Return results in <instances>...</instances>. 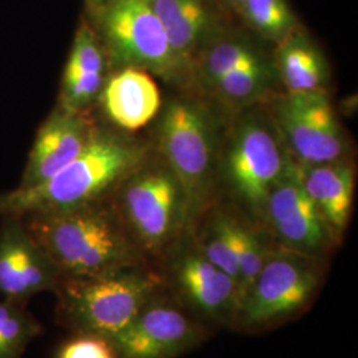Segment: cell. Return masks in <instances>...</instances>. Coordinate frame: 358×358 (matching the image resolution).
Masks as SVG:
<instances>
[{
    "label": "cell",
    "instance_id": "6da1fadb",
    "mask_svg": "<svg viewBox=\"0 0 358 358\" xmlns=\"http://www.w3.org/2000/svg\"><path fill=\"white\" fill-rule=\"evenodd\" d=\"M145 157L140 142L99 125L83 152L53 177L0 192V217L59 213L106 199L143 165Z\"/></svg>",
    "mask_w": 358,
    "mask_h": 358
},
{
    "label": "cell",
    "instance_id": "7a4b0ae2",
    "mask_svg": "<svg viewBox=\"0 0 358 358\" xmlns=\"http://www.w3.org/2000/svg\"><path fill=\"white\" fill-rule=\"evenodd\" d=\"M20 217L62 279L103 275L137 267L140 262L138 245L110 196L66 211Z\"/></svg>",
    "mask_w": 358,
    "mask_h": 358
},
{
    "label": "cell",
    "instance_id": "3957f363",
    "mask_svg": "<svg viewBox=\"0 0 358 358\" xmlns=\"http://www.w3.org/2000/svg\"><path fill=\"white\" fill-rule=\"evenodd\" d=\"M158 279L138 267L87 278H63L56 317L73 332L113 338L150 304Z\"/></svg>",
    "mask_w": 358,
    "mask_h": 358
},
{
    "label": "cell",
    "instance_id": "277c9868",
    "mask_svg": "<svg viewBox=\"0 0 358 358\" xmlns=\"http://www.w3.org/2000/svg\"><path fill=\"white\" fill-rule=\"evenodd\" d=\"M87 16L103 43L110 69L140 68L169 81L179 80L186 71L150 0H108L103 8Z\"/></svg>",
    "mask_w": 358,
    "mask_h": 358
},
{
    "label": "cell",
    "instance_id": "5b68a950",
    "mask_svg": "<svg viewBox=\"0 0 358 358\" xmlns=\"http://www.w3.org/2000/svg\"><path fill=\"white\" fill-rule=\"evenodd\" d=\"M138 247L159 248L178 231L190 203L169 167H140L110 195Z\"/></svg>",
    "mask_w": 358,
    "mask_h": 358
},
{
    "label": "cell",
    "instance_id": "8992f818",
    "mask_svg": "<svg viewBox=\"0 0 358 358\" xmlns=\"http://www.w3.org/2000/svg\"><path fill=\"white\" fill-rule=\"evenodd\" d=\"M158 138L167 167L177 177L189 202L201 199L213 176L215 121L203 103L173 99L164 108Z\"/></svg>",
    "mask_w": 358,
    "mask_h": 358
},
{
    "label": "cell",
    "instance_id": "52a82bcc",
    "mask_svg": "<svg viewBox=\"0 0 358 358\" xmlns=\"http://www.w3.org/2000/svg\"><path fill=\"white\" fill-rule=\"evenodd\" d=\"M278 130L259 117L243 120L231 136L223 171L245 203L263 210L269 192L292 164L288 162Z\"/></svg>",
    "mask_w": 358,
    "mask_h": 358
},
{
    "label": "cell",
    "instance_id": "ba28073f",
    "mask_svg": "<svg viewBox=\"0 0 358 358\" xmlns=\"http://www.w3.org/2000/svg\"><path fill=\"white\" fill-rule=\"evenodd\" d=\"M282 143L304 165L340 161L345 141L343 129L324 90L288 93L275 108Z\"/></svg>",
    "mask_w": 358,
    "mask_h": 358
},
{
    "label": "cell",
    "instance_id": "9c48e42d",
    "mask_svg": "<svg viewBox=\"0 0 358 358\" xmlns=\"http://www.w3.org/2000/svg\"><path fill=\"white\" fill-rule=\"evenodd\" d=\"M319 273L303 256H266L254 285L239 308L248 325H259L292 315L316 292Z\"/></svg>",
    "mask_w": 358,
    "mask_h": 358
},
{
    "label": "cell",
    "instance_id": "30bf717a",
    "mask_svg": "<svg viewBox=\"0 0 358 358\" xmlns=\"http://www.w3.org/2000/svg\"><path fill=\"white\" fill-rule=\"evenodd\" d=\"M62 275L20 217H0V299L27 306L56 292Z\"/></svg>",
    "mask_w": 358,
    "mask_h": 358
},
{
    "label": "cell",
    "instance_id": "8fae6325",
    "mask_svg": "<svg viewBox=\"0 0 358 358\" xmlns=\"http://www.w3.org/2000/svg\"><path fill=\"white\" fill-rule=\"evenodd\" d=\"M97 128L90 112H73L56 103L36 131L16 187H32L53 177L83 152Z\"/></svg>",
    "mask_w": 358,
    "mask_h": 358
},
{
    "label": "cell",
    "instance_id": "7c38bea8",
    "mask_svg": "<svg viewBox=\"0 0 358 358\" xmlns=\"http://www.w3.org/2000/svg\"><path fill=\"white\" fill-rule=\"evenodd\" d=\"M284 244L300 254L321 250L332 232L306 192L299 167L291 165L269 192L264 208Z\"/></svg>",
    "mask_w": 358,
    "mask_h": 358
},
{
    "label": "cell",
    "instance_id": "4fadbf2b",
    "mask_svg": "<svg viewBox=\"0 0 358 358\" xmlns=\"http://www.w3.org/2000/svg\"><path fill=\"white\" fill-rule=\"evenodd\" d=\"M195 328L178 309L148 304L110 341L118 358H173L192 345Z\"/></svg>",
    "mask_w": 358,
    "mask_h": 358
},
{
    "label": "cell",
    "instance_id": "5bb4252c",
    "mask_svg": "<svg viewBox=\"0 0 358 358\" xmlns=\"http://www.w3.org/2000/svg\"><path fill=\"white\" fill-rule=\"evenodd\" d=\"M110 64L87 15L77 24L62 77L57 105L73 112H90L97 103Z\"/></svg>",
    "mask_w": 358,
    "mask_h": 358
},
{
    "label": "cell",
    "instance_id": "9a60e30c",
    "mask_svg": "<svg viewBox=\"0 0 358 358\" xmlns=\"http://www.w3.org/2000/svg\"><path fill=\"white\" fill-rule=\"evenodd\" d=\"M217 0H150L167 40L187 68L227 28Z\"/></svg>",
    "mask_w": 358,
    "mask_h": 358
},
{
    "label": "cell",
    "instance_id": "2e32d148",
    "mask_svg": "<svg viewBox=\"0 0 358 358\" xmlns=\"http://www.w3.org/2000/svg\"><path fill=\"white\" fill-rule=\"evenodd\" d=\"M97 103L115 128L134 131L158 115L162 101L155 81L146 71L127 66L109 73Z\"/></svg>",
    "mask_w": 358,
    "mask_h": 358
},
{
    "label": "cell",
    "instance_id": "e0dca14e",
    "mask_svg": "<svg viewBox=\"0 0 358 358\" xmlns=\"http://www.w3.org/2000/svg\"><path fill=\"white\" fill-rule=\"evenodd\" d=\"M303 186L331 232L341 234L350 217L355 192L352 167L340 161L299 167Z\"/></svg>",
    "mask_w": 358,
    "mask_h": 358
},
{
    "label": "cell",
    "instance_id": "ac0fdd59",
    "mask_svg": "<svg viewBox=\"0 0 358 358\" xmlns=\"http://www.w3.org/2000/svg\"><path fill=\"white\" fill-rule=\"evenodd\" d=\"M179 288L192 306L208 315L236 308V282L203 254L183 256L177 264Z\"/></svg>",
    "mask_w": 358,
    "mask_h": 358
},
{
    "label": "cell",
    "instance_id": "d6986e66",
    "mask_svg": "<svg viewBox=\"0 0 358 358\" xmlns=\"http://www.w3.org/2000/svg\"><path fill=\"white\" fill-rule=\"evenodd\" d=\"M278 44L275 66L288 93L324 90L329 78L328 65L319 47L300 26Z\"/></svg>",
    "mask_w": 358,
    "mask_h": 358
},
{
    "label": "cell",
    "instance_id": "ffe728a7",
    "mask_svg": "<svg viewBox=\"0 0 358 358\" xmlns=\"http://www.w3.org/2000/svg\"><path fill=\"white\" fill-rule=\"evenodd\" d=\"M267 60L268 55L254 38L242 34H230L226 29L198 55L196 68L199 78L208 87L219 77Z\"/></svg>",
    "mask_w": 358,
    "mask_h": 358
},
{
    "label": "cell",
    "instance_id": "44dd1931",
    "mask_svg": "<svg viewBox=\"0 0 358 358\" xmlns=\"http://www.w3.org/2000/svg\"><path fill=\"white\" fill-rule=\"evenodd\" d=\"M276 78V66L267 60L259 64L247 65L219 77L207 88L224 103L235 106L248 105L266 96Z\"/></svg>",
    "mask_w": 358,
    "mask_h": 358
},
{
    "label": "cell",
    "instance_id": "7402d4cb",
    "mask_svg": "<svg viewBox=\"0 0 358 358\" xmlns=\"http://www.w3.org/2000/svg\"><path fill=\"white\" fill-rule=\"evenodd\" d=\"M44 327L27 306L0 299V358H23Z\"/></svg>",
    "mask_w": 358,
    "mask_h": 358
},
{
    "label": "cell",
    "instance_id": "603a6c76",
    "mask_svg": "<svg viewBox=\"0 0 358 358\" xmlns=\"http://www.w3.org/2000/svg\"><path fill=\"white\" fill-rule=\"evenodd\" d=\"M238 13L262 38L280 43L299 27L287 0H245Z\"/></svg>",
    "mask_w": 358,
    "mask_h": 358
},
{
    "label": "cell",
    "instance_id": "cb8c5ba5",
    "mask_svg": "<svg viewBox=\"0 0 358 358\" xmlns=\"http://www.w3.org/2000/svg\"><path fill=\"white\" fill-rule=\"evenodd\" d=\"M238 223L229 217H217L207 234L203 256L217 268L238 280Z\"/></svg>",
    "mask_w": 358,
    "mask_h": 358
},
{
    "label": "cell",
    "instance_id": "d4e9b609",
    "mask_svg": "<svg viewBox=\"0 0 358 358\" xmlns=\"http://www.w3.org/2000/svg\"><path fill=\"white\" fill-rule=\"evenodd\" d=\"M238 280H236V308L239 309L251 287L254 285L266 256L259 238L252 231L238 224Z\"/></svg>",
    "mask_w": 358,
    "mask_h": 358
},
{
    "label": "cell",
    "instance_id": "484cf974",
    "mask_svg": "<svg viewBox=\"0 0 358 358\" xmlns=\"http://www.w3.org/2000/svg\"><path fill=\"white\" fill-rule=\"evenodd\" d=\"M55 358H118L113 343L99 334L73 332L59 346Z\"/></svg>",
    "mask_w": 358,
    "mask_h": 358
},
{
    "label": "cell",
    "instance_id": "4316f807",
    "mask_svg": "<svg viewBox=\"0 0 358 358\" xmlns=\"http://www.w3.org/2000/svg\"><path fill=\"white\" fill-rule=\"evenodd\" d=\"M108 0H84L85 3V13L87 15H93L94 13H97L100 8H103Z\"/></svg>",
    "mask_w": 358,
    "mask_h": 358
},
{
    "label": "cell",
    "instance_id": "83f0119b",
    "mask_svg": "<svg viewBox=\"0 0 358 358\" xmlns=\"http://www.w3.org/2000/svg\"><path fill=\"white\" fill-rule=\"evenodd\" d=\"M217 1L235 13H238L241 10V7L245 3V0H217Z\"/></svg>",
    "mask_w": 358,
    "mask_h": 358
}]
</instances>
